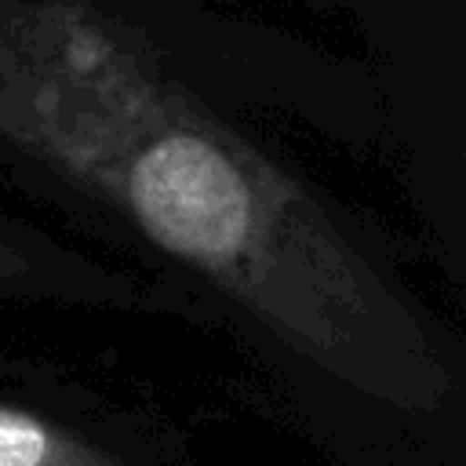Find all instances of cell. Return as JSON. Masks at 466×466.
<instances>
[{
  "instance_id": "obj_1",
  "label": "cell",
  "mask_w": 466,
  "mask_h": 466,
  "mask_svg": "<svg viewBox=\"0 0 466 466\" xmlns=\"http://www.w3.org/2000/svg\"><path fill=\"white\" fill-rule=\"evenodd\" d=\"M0 138L353 393L437 411L455 375L411 299L324 200L87 0H0Z\"/></svg>"
},
{
  "instance_id": "obj_2",
  "label": "cell",
  "mask_w": 466,
  "mask_h": 466,
  "mask_svg": "<svg viewBox=\"0 0 466 466\" xmlns=\"http://www.w3.org/2000/svg\"><path fill=\"white\" fill-rule=\"evenodd\" d=\"M0 466H127V459L55 415L0 400Z\"/></svg>"
},
{
  "instance_id": "obj_3",
  "label": "cell",
  "mask_w": 466,
  "mask_h": 466,
  "mask_svg": "<svg viewBox=\"0 0 466 466\" xmlns=\"http://www.w3.org/2000/svg\"><path fill=\"white\" fill-rule=\"evenodd\" d=\"M69 269V262H47L40 251H33L22 237H15L4 222H0V288L15 291V288H47L51 277H62Z\"/></svg>"
},
{
  "instance_id": "obj_4",
  "label": "cell",
  "mask_w": 466,
  "mask_h": 466,
  "mask_svg": "<svg viewBox=\"0 0 466 466\" xmlns=\"http://www.w3.org/2000/svg\"><path fill=\"white\" fill-rule=\"evenodd\" d=\"M462 175H466V153H462Z\"/></svg>"
}]
</instances>
